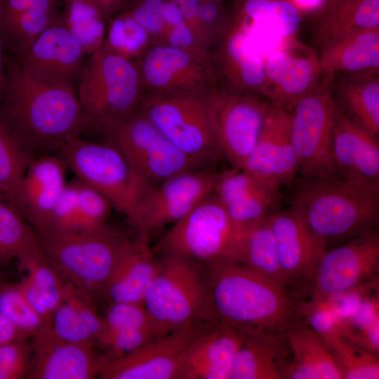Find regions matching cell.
<instances>
[{
    "instance_id": "obj_41",
    "label": "cell",
    "mask_w": 379,
    "mask_h": 379,
    "mask_svg": "<svg viewBox=\"0 0 379 379\" xmlns=\"http://www.w3.org/2000/svg\"><path fill=\"white\" fill-rule=\"evenodd\" d=\"M32 159L0 110V193L4 199L20 182Z\"/></svg>"
},
{
    "instance_id": "obj_44",
    "label": "cell",
    "mask_w": 379,
    "mask_h": 379,
    "mask_svg": "<svg viewBox=\"0 0 379 379\" xmlns=\"http://www.w3.org/2000/svg\"><path fill=\"white\" fill-rule=\"evenodd\" d=\"M79 180L77 177L67 182L46 224L36 232V234H59L74 230L79 204Z\"/></svg>"
},
{
    "instance_id": "obj_14",
    "label": "cell",
    "mask_w": 379,
    "mask_h": 379,
    "mask_svg": "<svg viewBox=\"0 0 379 379\" xmlns=\"http://www.w3.org/2000/svg\"><path fill=\"white\" fill-rule=\"evenodd\" d=\"M218 172L208 168L187 171L150 185L129 220L140 234L174 224L213 193Z\"/></svg>"
},
{
    "instance_id": "obj_3",
    "label": "cell",
    "mask_w": 379,
    "mask_h": 379,
    "mask_svg": "<svg viewBox=\"0 0 379 379\" xmlns=\"http://www.w3.org/2000/svg\"><path fill=\"white\" fill-rule=\"evenodd\" d=\"M291 206L328 249L378 227L379 189L338 176L300 178Z\"/></svg>"
},
{
    "instance_id": "obj_13",
    "label": "cell",
    "mask_w": 379,
    "mask_h": 379,
    "mask_svg": "<svg viewBox=\"0 0 379 379\" xmlns=\"http://www.w3.org/2000/svg\"><path fill=\"white\" fill-rule=\"evenodd\" d=\"M135 62L145 93H203L219 83L209 51L157 43Z\"/></svg>"
},
{
    "instance_id": "obj_47",
    "label": "cell",
    "mask_w": 379,
    "mask_h": 379,
    "mask_svg": "<svg viewBox=\"0 0 379 379\" xmlns=\"http://www.w3.org/2000/svg\"><path fill=\"white\" fill-rule=\"evenodd\" d=\"M32 355L27 338L0 345V379L27 378Z\"/></svg>"
},
{
    "instance_id": "obj_8",
    "label": "cell",
    "mask_w": 379,
    "mask_h": 379,
    "mask_svg": "<svg viewBox=\"0 0 379 379\" xmlns=\"http://www.w3.org/2000/svg\"><path fill=\"white\" fill-rule=\"evenodd\" d=\"M76 177L102 193L114 210L129 220L150 185L131 168L111 142L99 143L74 138L58 154Z\"/></svg>"
},
{
    "instance_id": "obj_17",
    "label": "cell",
    "mask_w": 379,
    "mask_h": 379,
    "mask_svg": "<svg viewBox=\"0 0 379 379\" xmlns=\"http://www.w3.org/2000/svg\"><path fill=\"white\" fill-rule=\"evenodd\" d=\"M267 220L276 239L281 267L290 287L309 297L316 265L326 250L291 206L271 213Z\"/></svg>"
},
{
    "instance_id": "obj_34",
    "label": "cell",
    "mask_w": 379,
    "mask_h": 379,
    "mask_svg": "<svg viewBox=\"0 0 379 379\" xmlns=\"http://www.w3.org/2000/svg\"><path fill=\"white\" fill-rule=\"evenodd\" d=\"M105 18L91 0H65L60 20L85 53L91 55L103 46L107 31Z\"/></svg>"
},
{
    "instance_id": "obj_11",
    "label": "cell",
    "mask_w": 379,
    "mask_h": 379,
    "mask_svg": "<svg viewBox=\"0 0 379 379\" xmlns=\"http://www.w3.org/2000/svg\"><path fill=\"white\" fill-rule=\"evenodd\" d=\"M237 239L225 208L211 194L173 224L159 241L157 250L161 255L206 264L231 260Z\"/></svg>"
},
{
    "instance_id": "obj_20",
    "label": "cell",
    "mask_w": 379,
    "mask_h": 379,
    "mask_svg": "<svg viewBox=\"0 0 379 379\" xmlns=\"http://www.w3.org/2000/svg\"><path fill=\"white\" fill-rule=\"evenodd\" d=\"M67 167L58 154L33 157L26 171L5 201L14 207L35 232L46 224L64 190Z\"/></svg>"
},
{
    "instance_id": "obj_7",
    "label": "cell",
    "mask_w": 379,
    "mask_h": 379,
    "mask_svg": "<svg viewBox=\"0 0 379 379\" xmlns=\"http://www.w3.org/2000/svg\"><path fill=\"white\" fill-rule=\"evenodd\" d=\"M205 93H145L140 110L178 149L207 168L222 156L213 135Z\"/></svg>"
},
{
    "instance_id": "obj_23",
    "label": "cell",
    "mask_w": 379,
    "mask_h": 379,
    "mask_svg": "<svg viewBox=\"0 0 379 379\" xmlns=\"http://www.w3.org/2000/svg\"><path fill=\"white\" fill-rule=\"evenodd\" d=\"M242 340L241 331L225 324L205 331L183 354L178 379H230Z\"/></svg>"
},
{
    "instance_id": "obj_30",
    "label": "cell",
    "mask_w": 379,
    "mask_h": 379,
    "mask_svg": "<svg viewBox=\"0 0 379 379\" xmlns=\"http://www.w3.org/2000/svg\"><path fill=\"white\" fill-rule=\"evenodd\" d=\"M48 328L61 340L95 346L102 331L103 319L93 298L67 282L63 298L52 314Z\"/></svg>"
},
{
    "instance_id": "obj_51",
    "label": "cell",
    "mask_w": 379,
    "mask_h": 379,
    "mask_svg": "<svg viewBox=\"0 0 379 379\" xmlns=\"http://www.w3.org/2000/svg\"><path fill=\"white\" fill-rule=\"evenodd\" d=\"M161 16L166 32L185 21L181 8L173 0H166L162 8Z\"/></svg>"
},
{
    "instance_id": "obj_48",
    "label": "cell",
    "mask_w": 379,
    "mask_h": 379,
    "mask_svg": "<svg viewBox=\"0 0 379 379\" xmlns=\"http://www.w3.org/2000/svg\"><path fill=\"white\" fill-rule=\"evenodd\" d=\"M166 0H137L126 11L150 35L154 44L162 43L166 28L161 11Z\"/></svg>"
},
{
    "instance_id": "obj_22",
    "label": "cell",
    "mask_w": 379,
    "mask_h": 379,
    "mask_svg": "<svg viewBox=\"0 0 379 379\" xmlns=\"http://www.w3.org/2000/svg\"><path fill=\"white\" fill-rule=\"evenodd\" d=\"M297 46L275 51L265 59L267 98L288 112L322 79L318 55L309 50L306 53L295 51Z\"/></svg>"
},
{
    "instance_id": "obj_1",
    "label": "cell",
    "mask_w": 379,
    "mask_h": 379,
    "mask_svg": "<svg viewBox=\"0 0 379 379\" xmlns=\"http://www.w3.org/2000/svg\"><path fill=\"white\" fill-rule=\"evenodd\" d=\"M0 110L33 158L59 149L91 127L71 84L35 72L19 57L6 60Z\"/></svg>"
},
{
    "instance_id": "obj_28",
    "label": "cell",
    "mask_w": 379,
    "mask_h": 379,
    "mask_svg": "<svg viewBox=\"0 0 379 379\" xmlns=\"http://www.w3.org/2000/svg\"><path fill=\"white\" fill-rule=\"evenodd\" d=\"M241 331L243 340L230 379H283L289 359L284 335L257 330Z\"/></svg>"
},
{
    "instance_id": "obj_4",
    "label": "cell",
    "mask_w": 379,
    "mask_h": 379,
    "mask_svg": "<svg viewBox=\"0 0 379 379\" xmlns=\"http://www.w3.org/2000/svg\"><path fill=\"white\" fill-rule=\"evenodd\" d=\"M36 236L60 277L93 298L100 295L131 239L107 224L91 230Z\"/></svg>"
},
{
    "instance_id": "obj_25",
    "label": "cell",
    "mask_w": 379,
    "mask_h": 379,
    "mask_svg": "<svg viewBox=\"0 0 379 379\" xmlns=\"http://www.w3.org/2000/svg\"><path fill=\"white\" fill-rule=\"evenodd\" d=\"M86 53L60 20L46 28L22 54V62L39 74L72 84Z\"/></svg>"
},
{
    "instance_id": "obj_29",
    "label": "cell",
    "mask_w": 379,
    "mask_h": 379,
    "mask_svg": "<svg viewBox=\"0 0 379 379\" xmlns=\"http://www.w3.org/2000/svg\"><path fill=\"white\" fill-rule=\"evenodd\" d=\"M322 76L379 72V28L358 32L319 50Z\"/></svg>"
},
{
    "instance_id": "obj_42",
    "label": "cell",
    "mask_w": 379,
    "mask_h": 379,
    "mask_svg": "<svg viewBox=\"0 0 379 379\" xmlns=\"http://www.w3.org/2000/svg\"><path fill=\"white\" fill-rule=\"evenodd\" d=\"M0 312L27 338L48 327L27 302L17 284L0 282Z\"/></svg>"
},
{
    "instance_id": "obj_35",
    "label": "cell",
    "mask_w": 379,
    "mask_h": 379,
    "mask_svg": "<svg viewBox=\"0 0 379 379\" xmlns=\"http://www.w3.org/2000/svg\"><path fill=\"white\" fill-rule=\"evenodd\" d=\"M55 9H37L0 17L1 34L18 55L24 53L49 26L59 21Z\"/></svg>"
},
{
    "instance_id": "obj_52",
    "label": "cell",
    "mask_w": 379,
    "mask_h": 379,
    "mask_svg": "<svg viewBox=\"0 0 379 379\" xmlns=\"http://www.w3.org/2000/svg\"><path fill=\"white\" fill-rule=\"evenodd\" d=\"M23 338H27L0 312V345Z\"/></svg>"
},
{
    "instance_id": "obj_43",
    "label": "cell",
    "mask_w": 379,
    "mask_h": 379,
    "mask_svg": "<svg viewBox=\"0 0 379 379\" xmlns=\"http://www.w3.org/2000/svg\"><path fill=\"white\" fill-rule=\"evenodd\" d=\"M79 180L78 211L73 232L99 228L107 224L113 206L102 193Z\"/></svg>"
},
{
    "instance_id": "obj_27",
    "label": "cell",
    "mask_w": 379,
    "mask_h": 379,
    "mask_svg": "<svg viewBox=\"0 0 379 379\" xmlns=\"http://www.w3.org/2000/svg\"><path fill=\"white\" fill-rule=\"evenodd\" d=\"M379 28V0L324 1L316 11L312 43L320 50L350 34Z\"/></svg>"
},
{
    "instance_id": "obj_15",
    "label": "cell",
    "mask_w": 379,
    "mask_h": 379,
    "mask_svg": "<svg viewBox=\"0 0 379 379\" xmlns=\"http://www.w3.org/2000/svg\"><path fill=\"white\" fill-rule=\"evenodd\" d=\"M378 272L376 227L324 251L311 279L308 298L324 299L379 277Z\"/></svg>"
},
{
    "instance_id": "obj_37",
    "label": "cell",
    "mask_w": 379,
    "mask_h": 379,
    "mask_svg": "<svg viewBox=\"0 0 379 379\" xmlns=\"http://www.w3.org/2000/svg\"><path fill=\"white\" fill-rule=\"evenodd\" d=\"M154 44L148 32L125 11L109 20L103 47L135 61Z\"/></svg>"
},
{
    "instance_id": "obj_39",
    "label": "cell",
    "mask_w": 379,
    "mask_h": 379,
    "mask_svg": "<svg viewBox=\"0 0 379 379\" xmlns=\"http://www.w3.org/2000/svg\"><path fill=\"white\" fill-rule=\"evenodd\" d=\"M37 239L35 231L11 205L0 199V269Z\"/></svg>"
},
{
    "instance_id": "obj_32",
    "label": "cell",
    "mask_w": 379,
    "mask_h": 379,
    "mask_svg": "<svg viewBox=\"0 0 379 379\" xmlns=\"http://www.w3.org/2000/svg\"><path fill=\"white\" fill-rule=\"evenodd\" d=\"M267 217L238 238L233 255L230 260L245 265L292 289L281 267L276 239Z\"/></svg>"
},
{
    "instance_id": "obj_45",
    "label": "cell",
    "mask_w": 379,
    "mask_h": 379,
    "mask_svg": "<svg viewBox=\"0 0 379 379\" xmlns=\"http://www.w3.org/2000/svg\"><path fill=\"white\" fill-rule=\"evenodd\" d=\"M267 189L277 190L257 180L241 168L232 167L218 172L213 194L225 206L250 194Z\"/></svg>"
},
{
    "instance_id": "obj_18",
    "label": "cell",
    "mask_w": 379,
    "mask_h": 379,
    "mask_svg": "<svg viewBox=\"0 0 379 379\" xmlns=\"http://www.w3.org/2000/svg\"><path fill=\"white\" fill-rule=\"evenodd\" d=\"M290 113L271 104L261 134L241 169L277 190L291 185L299 173L289 135Z\"/></svg>"
},
{
    "instance_id": "obj_26",
    "label": "cell",
    "mask_w": 379,
    "mask_h": 379,
    "mask_svg": "<svg viewBox=\"0 0 379 379\" xmlns=\"http://www.w3.org/2000/svg\"><path fill=\"white\" fill-rule=\"evenodd\" d=\"M289 359L283 379H343L324 338L303 319L284 333Z\"/></svg>"
},
{
    "instance_id": "obj_31",
    "label": "cell",
    "mask_w": 379,
    "mask_h": 379,
    "mask_svg": "<svg viewBox=\"0 0 379 379\" xmlns=\"http://www.w3.org/2000/svg\"><path fill=\"white\" fill-rule=\"evenodd\" d=\"M331 92L340 111L368 132L378 136V73L341 74L338 75V79L332 77Z\"/></svg>"
},
{
    "instance_id": "obj_9",
    "label": "cell",
    "mask_w": 379,
    "mask_h": 379,
    "mask_svg": "<svg viewBox=\"0 0 379 379\" xmlns=\"http://www.w3.org/2000/svg\"><path fill=\"white\" fill-rule=\"evenodd\" d=\"M331 80L322 76L319 85L289 112L290 140L298 159L300 178L338 176L332 149L338 109Z\"/></svg>"
},
{
    "instance_id": "obj_40",
    "label": "cell",
    "mask_w": 379,
    "mask_h": 379,
    "mask_svg": "<svg viewBox=\"0 0 379 379\" xmlns=\"http://www.w3.org/2000/svg\"><path fill=\"white\" fill-rule=\"evenodd\" d=\"M281 197L280 190L267 189L223 206L238 238L274 211Z\"/></svg>"
},
{
    "instance_id": "obj_46",
    "label": "cell",
    "mask_w": 379,
    "mask_h": 379,
    "mask_svg": "<svg viewBox=\"0 0 379 379\" xmlns=\"http://www.w3.org/2000/svg\"><path fill=\"white\" fill-rule=\"evenodd\" d=\"M102 319L103 328L101 334L139 328H154L161 333L150 318L144 304L132 302L108 304Z\"/></svg>"
},
{
    "instance_id": "obj_36",
    "label": "cell",
    "mask_w": 379,
    "mask_h": 379,
    "mask_svg": "<svg viewBox=\"0 0 379 379\" xmlns=\"http://www.w3.org/2000/svg\"><path fill=\"white\" fill-rule=\"evenodd\" d=\"M343 379H378L379 356L340 335L324 338Z\"/></svg>"
},
{
    "instance_id": "obj_38",
    "label": "cell",
    "mask_w": 379,
    "mask_h": 379,
    "mask_svg": "<svg viewBox=\"0 0 379 379\" xmlns=\"http://www.w3.org/2000/svg\"><path fill=\"white\" fill-rule=\"evenodd\" d=\"M339 335L379 356V293L341 321Z\"/></svg>"
},
{
    "instance_id": "obj_6",
    "label": "cell",
    "mask_w": 379,
    "mask_h": 379,
    "mask_svg": "<svg viewBox=\"0 0 379 379\" xmlns=\"http://www.w3.org/2000/svg\"><path fill=\"white\" fill-rule=\"evenodd\" d=\"M90 55L77 96L91 127L107 133L140 109L145 90L135 60L103 46Z\"/></svg>"
},
{
    "instance_id": "obj_2",
    "label": "cell",
    "mask_w": 379,
    "mask_h": 379,
    "mask_svg": "<svg viewBox=\"0 0 379 379\" xmlns=\"http://www.w3.org/2000/svg\"><path fill=\"white\" fill-rule=\"evenodd\" d=\"M214 314L240 331L284 335L302 319L307 298L230 260L202 264Z\"/></svg>"
},
{
    "instance_id": "obj_49",
    "label": "cell",
    "mask_w": 379,
    "mask_h": 379,
    "mask_svg": "<svg viewBox=\"0 0 379 379\" xmlns=\"http://www.w3.org/2000/svg\"><path fill=\"white\" fill-rule=\"evenodd\" d=\"M162 43L180 48L211 51L209 46L201 35L185 21L168 29Z\"/></svg>"
},
{
    "instance_id": "obj_24",
    "label": "cell",
    "mask_w": 379,
    "mask_h": 379,
    "mask_svg": "<svg viewBox=\"0 0 379 379\" xmlns=\"http://www.w3.org/2000/svg\"><path fill=\"white\" fill-rule=\"evenodd\" d=\"M161 266L149 245V236L131 238L115 271L100 294L107 304H144Z\"/></svg>"
},
{
    "instance_id": "obj_16",
    "label": "cell",
    "mask_w": 379,
    "mask_h": 379,
    "mask_svg": "<svg viewBox=\"0 0 379 379\" xmlns=\"http://www.w3.org/2000/svg\"><path fill=\"white\" fill-rule=\"evenodd\" d=\"M213 326H192L158 337L111 361L100 379H178L185 350L200 334Z\"/></svg>"
},
{
    "instance_id": "obj_5",
    "label": "cell",
    "mask_w": 379,
    "mask_h": 379,
    "mask_svg": "<svg viewBox=\"0 0 379 379\" xmlns=\"http://www.w3.org/2000/svg\"><path fill=\"white\" fill-rule=\"evenodd\" d=\"M160 261L159 271L144 305L161 333L219 324L203 265L168 255H161Z\"/></svg>"
},
{
    "instance_id": "obj_33",
    "label": "cell",
    "mask_w": 379,
    "mask_h": 379,
    "mask_svg": "<svg viewBox=\"0 0 379 379\" xmlns=\"http://www.w3.org/2000/svg\"><path fill=\"white\" fill-rule=\"evenodd\" d=\"M228 14L232 21L258 25L290 41L301 22L293 0H234Z\"/></svg>"
},
{
    "instance_id": "obj_56",
    "label": "cell",
    "mask_w": 379,
    "mask_h": 379,
    "mask_svg": "<svg viewBox=\"0 0 379 379\" xmlns=\"http://www.w3.org/2000/svg\"><path fill=\"white\" fill-rule=\"evenodd\" d=\"M338 1V0H324V1Z\"/></svg>"
},
{
    "instance_id": "obj_12",
    "label": "cell",
    "mask_w": 379,
    "mask_h": 379,
    "mask_svg": "<svg viewBox=\"0 0 379 379\" xmlns=\"http://www.w3.org/2000/svg\"><path fill=\"white\" fill-rule=\"evenodd\" d=\"M106 134L134 171L150 185L206 168L173 144L140 109Z\"/></svg>"
},
{
    "instance_id": "obj_53",
    "label": "cell",
    "mask_w": 379,
    "mask_h": 379,
    "mask_svg": "<svg viewBox=\"0 0 379 379\" xmlns=\"http://www.w3.org/2000/svg\"><path fill=\"white\" fill-rule=\"evenodd\" d=\"M101 10L105 17L121 8L126 0H91Z\"/></svg>"
},
{
    "instance_id": "obj_19",
    "label": "cell",
    "mask_w": 379,
    "mask_h": 379,
    "mask_svg": "<svg viewBox=\"0 0 379 379\" xmlns=\"http://www.w3.org/2000/svg\"><path fill=\"white\" fill-rule=\"evenodd\" d=\"M29 379H94L112 361L95 345L66 341L48 328L32 337Z\"/></svg>"
},
{
    "instance_id": "obj_55",
    "label": "cell",
    "mask_w": 379,
    "mask_h": 379,
    "mask_svg": "<svg viewBox=\"0 0 379 379\" xmlns=\"http://www.w3.org/2000/svg\"><path fill=\"white\" fill-rule=\"evenodd\" d=\"M0 199L4 200V197L2 196L1 193H0Z\"/></svg>"
},
{
    "instance_id": "obj_21",
    "label": "cell",
    "mask_w": 379,
    "mask_h": 379,
    "mask_svg": "<svg viewBox=\"0 0 379 379\" xmlns=\"http://www.w3.org/2000/svg\"><path fill=\"white\" fill-rule=\"evenodd\" d=\"M333 157L340 178L379 189V143L338 109L333 133Z\"/></svg>"
},
{
    "instance_id": "obj_10",
    "label": "cell",
    "mask_w": 379,
    "mask_h": 379,
    "mask_svg": "<svg viewBox=\"0 0 379 379\" xmlns=\"http://www.w3.org/2000/svg\"><path fill=\"white\" fill-rule=\"evenodd\" d=\"M217 146L232 167L241 168L256 144L272 102L257 93L218 83L205 93Z\"/></svg>"
},
{
    "instance_id": "obj_50",
    "label": "cell",
    "mask_w": 379,
    "mask_h": 379,
    "mask_svg": "<svg viewBox=\"0 0 379 379\" xmlns=\"http://www.w3.org/2000/svg\"><path fill=\"white\" fill-rule=\"evenodd\" d=\"M55 0H0V17L37 9H55Z\"/></svg>"
},
{
    "instance_id": "obj_54",
    "label": "cell",
    "mask_w": 379,
    "mask_h": 379,
    "mask_svg": "<svg viewBox=\"0 0 379 379\" xmlns=\"http://www.w3.org/2000/svg\"><path fill=\"white\" fill-rule=\"evenodd\" d=\"M5 87V67H4V59L2 52V41H1V32L0 27V102L2 99Z\"/></svg>"
}]
</instances>
